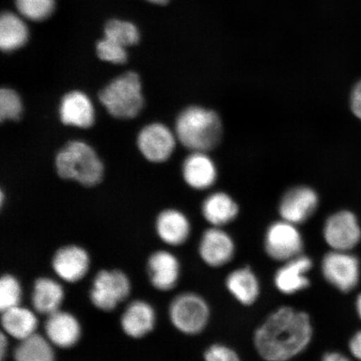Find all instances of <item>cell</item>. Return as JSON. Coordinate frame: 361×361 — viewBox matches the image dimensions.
<instances>
[{"label": "cell", "instance_id": "cell-1", "mask_svg": "<svg viewBox=\"0 0 361 361\" xmlns=\"http://www.w3.org/2000/svg\"><path fill=\"white\" fill-rule=\"evenodd\" d=\"M313 336L312 320L308 313L281 306L256 329L254 345L265 361H288L303 353Z\"/></svg>", "mask_w": 361, "mask_h": 361}, {"label": "cell", "instance_id": "cell-2", "mask_svg": "<svg viewBox=\"0 0 361 361\" xmlns=\"http://www.w3.org/2000/svg\"><path fill=\"white\" fill-rule=\"evenodd\" d=\"M223 126L216 112L201 106L185 109L176 121V137L192 152H207L221 141Z\"/></svg>", "mask_w": 361, "mask_h": 361}, {"label": "cell", "instance_id": "cell-3", "mask_svg": "<svg viewBox=\"0 0 361 361\" xmlns=\"http://www.w3.org/2000/svg\"><path fill=\"white\" fill-rule=\"evenodd\" d=\"M56 166L61 178L76 180L87 187L100 183L104 173V166L97 152L80 141L71 142L59 152Z\"/></svg>", "mask_w": 361, "mask_h": 361}, {"label": "cell", "instance_id": "cell-4", "mask_svg": "<svg viewBox=\"0 0 361 361\" xmlns=\"http://www.w3.org/2000/svg\"><path fill=\"white\" fill-rule=\"evenodd\" d=\"M99 100L116 118H134L144 106L139 75L130 71L118 76L101 90Z\"/></svg>", "mask_w": 361, "mask_h": 361}, {"label": "cell", "instance_id": "cell-5", "mask_svg": "<svg viewBox=\"0 0 361 361\" xmlns=\"http://www.w3.org/2000/svg\"><path fill=\"white\" fill-rule=\"evenodd\" d=\"M170 322L186 336L200 335L209 326L211 310L204 298L193 292L179 293L169 309Z\"/></svg>", "mask_w": 361, "mask_h": 361}, {"label": "cell", "instance_id": "cell-6", "mask_svg": "<svg viewBox=\"0 0 361 361\" xmlns=\"http://www.w3.org/2000/svg\"><path fill=\"white\" fill-rule=\"evenodd\" d=\"M132 291L130 279L119 269H104L98 272L90 288L92 304L104 312H111L128 299Z\"/></svg>", "mask_w": 361, "mask_h": 361}, {"label": "cell", "instance_id": "cell-7", "mask_svg": "<svg viewBox=\"0 0 361 361\" xmlns=\"http://www.w3.org/2000/svg\"><path fill=\"white\" fill-rule=\"evenodd\" d=\"M264 247L269 258L283 264L303 255L305 245L297 225L282 219L267 228Z\"/></svg>", "mask_w": 361, "mask_h": 361}, {"label": "cell", "instance_id": "cell-8", "mask_svg": "<svg viewBox=\"0 0 361 361\" xmlns=\"http://www.w3.org/2000/svg\"><path fill=\"white\" fill-rule=\"evenodd\" d=\"M322 272L324 279L334 288L348 293L359 283L360 262L349 252L332 250L324 256Z\"/></svg>", "mask_w": 361, "mask_h": 361}, {"label": "cell", "instance_id": "cell-9", "mask_svg": "<svg viewBox=\"0 0 361 361\" xmlns=\"http://www.w3.org/2000/svg\"><path fill=\"white\" fill-rule=\"evenodd\" d=\"M323 237L332 250L349 252L353 250L361 239L357 218L346 210L329 216L324 225Z\"/></svg>", "mask_w": 361, "mask_h": 361}, {"label": "cell", "instance_id": "cell-10", "mask_svg": "<svg viewBox=\"0 0 361 361\" xmlns=\"http://www.w3.org/2000/svg\"><path fill=\"white\" fill-rule=\"evenodd\" d=\"M197 250L203 263L211 268H221L233 260L236 246L222 228L212 227L202 233Z\"/></svg>", "mask_w": 361, "mask_h": 361}, {"label": "cell", "instance_id": "cell-11", "mask_svg": "<svg viewBox=\"0 0 361 361\" xmlns=\"http://www.w3.org/2000/svg\"><path fill=\"white\" fill-rule=\"evenodd\" d=\"M140 152L147 160L162 162L169 159L175 149L176 137L164 124L152 123L144 128L137 137Z\"/></svg>", "mask_w": 361, "mask_h": 361}, {"label": "cell", "instance_id": "cell-12", "mask_svg": "<svg viewBox=\"0 0 361 361\" xmlns=\"http://www.w3.org/2000/svg\"><path fill=\"white\" fill-rule=\"evenodd\" d=\"M312 269V259L304 255L284 262L274 274L275 288L286 295H296L307 290L311 284L308 274Z\"/></svg>", "mask_w": 361, "mask_h": 361}, {"label": "cell", "instance_id": "cell-13", "mask_svg": "<svg viewBox=\"0 0 361 361\" xmlns=\"http://www.w3.org/2000/svg\"><path fill=\"white\" fill-rule=\"evenodd\" d=\"M319 205L318 194L314 189L300 186L284 194L279 212L281 219L295 225L306 222L314 214Z\"/></svg>", "mask_w": 361, "mask_h": 361}, {"label": "cell", "instance_id": "cell-14", "mask_svg": "<svg viewBox=\"0 0 361 361\" xmlns=\"http://www.w3.org/2000/svg\"><path fill=\"white\" fill-rule=\"evenodd\" d=\"M52 269L63 281L79 282L87 274L90 266L88 252L78 245L59 248L53 256Z\"/></svg>", "mask_w": 361, "mask_h": 361}, {"label": "cell", "instance_id": "cell-15", "mask_svg": "<svg viewBox=\"0 0 361 361\" xmlns=\"http://www.w3.org/2000/svg\"><path fill=\"white\" fill-rule=\"evenodd\" d=\"M149 281L153 288L168 292L177 286L180 276V264L177 256L168 250H158L147 260Z\"/></svg>", "mask_w": 361, "mask_h": 361}, {"label": "cell", "instance_id": "cell-16", "mask_svg": "<svg viewBox=\"0 0 361 361\" xmlns=\"http://www.w3.org/2000/svg\"><path fill=\"white\" fill-rule=\"evenodd\" d=\"M44 333L54 346L61 349L74 347L81 337V326L78 318L67 311L59 310L47 316Z\"/></svg>", "mask_w": 361, "mask_h": 361}, {"label": "cell", "instance_id": "cell-17", "mask_svg": "<svg viewBox=\"0 0 361 361\" xmlns=\"http://www.w3.org/2000/svg\"><path fill=\"white\" fill-rule=\"evenodd\" d=\"M157 313L148 302L138 300L130 302L121 318V326L126 336L142 338L155 328Z\"/></svg>", "mask_w": 361, "mask_h": 361}, {"label": "cell", "instance_id": "cell-18", "mask_svg": "<svg viewBox=\"0 0 361 361\" xmlns=\"http://www.w3.org/2000/svg\"><path fill=\"white\" fill-rule=\"evenodd\" d=\"M60 117L63 124L80 128H89L94 121L92 101L83 92H71L62 98Z\"/></svg>", "mask_w": 361, "mask_h": 361}, {"label": "cell", "instance_id": "cell-19", "mask_svg": "<svg viewBox=\"0 0 361 361\" xmlns=\"http://www.w3.org/2000/svg\"><path fill=\"white\" fill-rule=\"evenodd\" d=\"M156 231L166 245L178 247L184 245L190 237L191 224L182 212L166 209L157 216Z\"/></svg>", "mask_w": 361, "mask_h": 361}, {"label": "cell", "instance_id": "cell-20", "mask_svg": "<svg viewBox=\"0 0 361 361\" xmlns=\"http://www.w3.org/2000/svg\"><path fill=\"white\" fill-rule=\"evenodd\" d=\"M225 286L230 295L242 305H255L260 296L259 279L248 266L230 272L225 279Z\"/></svg>", "mask_w": 361, "mask_h": 361}, {"label": "cell", "instance_id": "cell-21", "mask_svg": "<svg viewBox=\"0 0 361 361\" xmlns=\"http://www.w3.org/2000/svg\"><path fill=\"white\" fill-rule=\"evenodd\" d=\"M183 176L189 187L203 190L213 186L218 171L214 161L206 152H192L184 161Z\"/></svg>", "mask_w": 361, "mask_h": 361}, {"label": "cell", "instance_id": "cell-22", "mask_svg": "<svg viewBox=\"0 0 361 361\" xmlns=\"http://www.w3.org/2000/svg\"><path fill=\"white\" fill-rule=\"evenodd\" d=\"M65 300V290L55 279L42 277L36 279L31 303L36 313L51 315L61 310Z\"/></svg>", "mask_w": 361, "mask_h": 361}, {"label": "cell", "instance_id": "cell-23", "mask_svg": "<svg viewBox=\"0 0 361 361\" xmlns=\"http://www.w3.org/2000/svg\"><path fill=\"white\" fill-rule=\"evenodd\" d=\"M1 313V324L7 336L21 341L36 334L38 318L35 311L19 305Z\"/></svg>", "mask_w": 361, "mask_h": 361}, {"label": "cell", "instance_id": "cell-24", "mask_svg": "<svg viewBox=\"0 0 361 361\" xmlns=\"http://www.w3.org/2000/svg\"><path fill=\"white\" fill-rule=\"evenodd\" d=\"M202 214L212 227L222 228L236 219L239 214V207L228 194L222 192H214L203 202Z\"/></svg>", "mask_w": 361, "mask_h": 361}, {"label": "cell", "instance_id": "cell-25", "mask_svg": "<svg viewBox=\"0 0 361 361\" xmlns=\"http://www.w3.org/2000/svg\"><path fill=\"white\" fill-rule=\"evenodd\" d=\"M29 30L24 20L12 12L0 18V48L4 52L17 51L28 42Z\"/></svg>", "mask_w": 361, "mask_h": 361}, {"label": "cell", "instance_id": "cell-26", "mask_svg": "<svg viewBox=\"0 0 361 361\" xmlns=\"http://www.w3.org/2000/svg\"><path fill=\"white\" fill-rule=\"evenodd\" d=\"M53 347L47 337L36 333L20 341L13 353V358L15 361H55Z\"/></svg>", "mask_w": 361, "mask_h": 361}, {"label": "cell", "instance_id": "cell-27", "mask_svg": "<svg viewBox=\"0 0 361 361\" xmlns=\"http://www.w3.org/2000/svg\"><path fill=\"white\" fill-rule=\"evenodd\" d=\"M105 37L124 47H133L140 42V31L133 23L113 19L108 20L104 27Z\"/></svg>", "mask_w": 361, "mask_h": 361}, {"label": "cell", "instance_id": "cell-28", "mask_svg": "<svg viewBox=\"0 0 361 361\" xmlns=\"http://www.w3.org/2000/svg\"><path fill=\"white\" fill-rule=\"evenodd\" d=\"M16 6L25 19L43 21L55 11L56 0H16Z\"/></svg>", "mask_w": 361, "mask_h": 361}, {"label": "cell", "instance_id": "cell-29", "mask_svg": "<svg viewBox=\"0 0 361 361\" xmlns=\"http://www.w3.org/2000/svg\"><path fill=\"white\" fill-rule=\"evenodd\" d=\"M21 284L16 276L10 274L0 279V310L4 311L19 306L22 300Z\"/></svg>", "mask_w": 361, "mask_h": 361}, {"label": "cell", "instance_id": "cell-30", "mask_svg": "<svg viewBox=\"0 0 361 361\" xmlns=\"http://www.w3.org/2000/svg\"><path fill=\"white\" fill-rule=\"evenodd\" d=\"M22 111V102L19 94L11 89H1L0 90V119L2 121L19 120Z\"/></svg>", "mask_w": 361, "mask_h": 361}, {"label": "cell", "instance_id": "cell-31", "mask_svg": "<svg viewBox=\"0 0 361 361\" xmlns=\"http://www.w3.org/2000/svg\"><path fill=\"white\" fill-rule=\"evenodd\" d=\"M97 56L102 61L111 63V64H124L128 61V52L126 48L113 40L104 38L97 44Z\"/></svg>", "mask_w": 361, "mask_h": 361}, {"label": "cell", "instance_id": "cell-32", "mask_svg": "<svg viewBox=\"0 0 361 361\" xmlns=\"http://www.w3.org/2000/svg\"><path fill=\"white\" fill-rule=\"evenodd\" d=\"M203 358L205 361H241L235 350L219 343L207 347L203 354Z\"/></svg>", "mask_w": 361, "mask_h": 361}, {"label": "cell", "instance_id": "cell-33", "mask_svg": "<svg viewBox=\"0 0 361 361\" xmlns=\"http://www.w3.org/2000/svg\"><path fill=\"white\" fill-rule=\"evenodd\" d=\"M352 112L361 120V80L355 85L350 97Z\"/></svg>", "mask_w": 361, "mask_h": 361}, {"label": "cell", "instance_id": "cell-34", "mask_svg": "<svg viewBox=\"0 0 361 361\" xmlns=\"http://www.w3.org/2000/svg\"><path fill=\"white\" fill-rule=\"evenodd\" d=\"M349 349L355 358L361 360V331L355 334L349 343Z\"/></svg>", "mask_w": 361, "mask_h": 361}, {"label": "cell", "instance_id": "cell-35", "mask_svg": "<svg viewBox=\"0 0 361 361\" xmlns=\"http://www.w3.org/2000/svg\"><path fill=\"white\" fill-rule=\"evenodd\" d=\"M322 361H350L345 355L338 352H328L323 356Z\"/></svg>", "mask_w": 361, "mask_h": 361}, {"label": "cell", "instance_id": "cell-36", "mask_svg": "<svg viewBox=\"0 0 361 361\" xmlns=\"http://www.w3.org/2000/svg\"><path fill=\"white\" fill-rule=\"evenodd\" d=\"M8 349V341L7 336L6 334H1V340H0V357H1V361L4 360V355L6 354V351Z\"/></svg>", "mask_w": 361, "mask_h": 361}, {"label": "cell", "instance_id": "cell-37", "mask_svg": "<svg viewBox=\"0 0 361 361\" xmlns=\"http://www.w3.org/2000/svg\"><path fill=\"white\" fill-rule=\"evenodd\" d=\"M356 311H357L359 317L361 319V293L358 296L357 300H356Z\"/></svg>", "mask_w": 361, "mask_h": 361}, {"label": "cell", "instance_id": "cell-38", "mask_svg": "<svg viewBox=\"0 0 361 361\" xmlns=\"http://www.w3.org/2000/svg\"><path fill=\"white\" fill-rule=\"evenodd\" d=\"M152 4H158V6H164L170 2V0H147Z\"/></svg>", "mask_w": 361, "mask_h": 361}]
</instances>
